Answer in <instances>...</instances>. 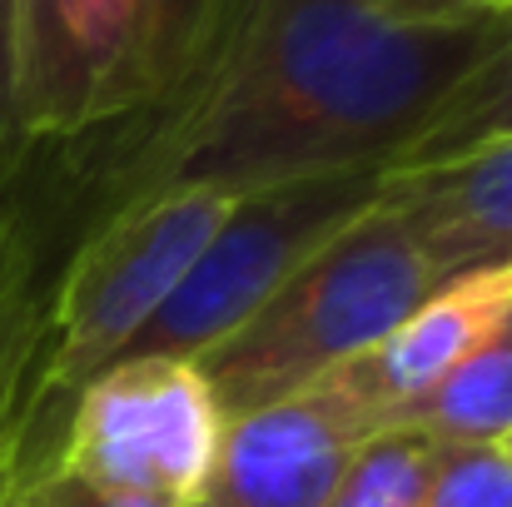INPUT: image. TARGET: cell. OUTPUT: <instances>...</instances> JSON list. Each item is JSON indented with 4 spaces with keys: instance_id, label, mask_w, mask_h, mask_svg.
<instances>
[{
    "instance_id": "d6986e66",
    "label": "cell",
    "mask_w": 512,
    "mask_h": 507,
    "mask_svg": "<svg viewBox=\"0 0 512 507\" xmlns=\"http://www.w3.org/2000/svg\"><path fill=\"white\" fill-rule=\"evenodd\" d=\"M478 10H503V15H512V0H473Z\"/></svg>"
},
{
    "instance_id": "30bf717a",
    "label": "cell",
    "mask_w": 512,
    "mask_h": 507,
    "mask_svg": "<svg viewBox=\"0 0 512 507\" xmlns=\"http://www.w3.org/2000/svg\"><path fill=\"white\" fill-rule=\"evenodd\" d=\"M45 284H50L45 239H40L30 209L20 204L15 184H5V194H0V443H5V428H10V413L20 398Z\"/></svg>"
},
{
    "instance_id": "ffe728a7",
    "label": "cell",
    "mask_w": 512,
    "mask_h": 507,
    "mask_svg": "<svg viewBox=\"0 0 512 507\" xmlns=\"http://www.w3.org/2000/svg\"><path fill=\"white\" fill-rule=\"evenodd\" d=\"M184 507H219V503H209V498H194V503H184Z\"/></svg>"
},
{
    "instance_id": "8fae6325",
    "label": "cell",
    "mask_w": 512,
    "mask_h": 507,
    "mask_svg": "<svg viewBox=\"0 0 512 507\" xmlns=\"http://www.w3.org/2000/svg\"><path fill=\"white\" fill-rule=\"evenodd\" d=\"M512 140V40L488 55L448 100L443 110L418 130V140L398 155L393 169H428V165H448L458 155H473L483 145ZM388 169V174H393Z\"/></svg>"
},
{
    "instance_id": "e0dca14e",
    "label": "cell",
    "mask_w": 512,
    "mask_h": 507,
    "mask_svg": "<svg viewBox=\"0 0 512 507\" xmlns=\"http://www.w3.org/2000/svg\"><path fill=\"white\" fill-rule=\"evenodd\" d=\"M368 5H383L393 15H468V10H478L473 0H368Z\"/></svg>"
},
{
    "instance_id": "9a60e30c",
    "label": "cell",
    "mask_w": 512,
    "mask_h": 507,
    "mask_svg": "<svg viewBox=\"0 0 512 507\" xmlns=\"http://www.w3.org/2000/svg\"><path fill=\"white\" fill-rule=\"evenodd\" d=\"M0 507H160L145 503V498H125V493H110V488H95L85 478H75L70 468L50 463L20 483H10L0 493Z\"/></svg>"
},
{
    "instance_id": "52a82bcc",
    "label": "cell",
    "mask_w": 512,
    "mask_h": 507,
    "mask_svg": "<svg viewBox=\"0 0 512 507\" xmlns=\"http://www.w3.org/2000/svg\"><path fill=\"white\" fill-rule=\"evenodd\" d=\"M512 319V269H478L433 289L383 343L329 373L348 403H358L383 433L408 403L443 383L473 348Z\"/></svg>"
},
{
    "instance_id": "ba28073f",
    "label": "cell",
    "mask_w": 512,
    "mask_h": 507,
    "mask_svg": "<svg viewBox=\"0 0 512 507\" xmlns=\"http://www.w3.org/2000/svg\"><path fill=\"white\" fill-rule=\"evenodd\" d=\"M383 204L408 224L443 279L512 269V140L448 165L393 169L383 179Z\"/></svg>"
},
{
    "instance_id": "2e32d148",
    "label": "cell",
    "mask_w": 512,
    "mask_h": 507,
    "mask_svg": "<svg viewBox=\"0 0 512 507\" xmlns=\"http://www.w3.org/2000/svg\"><path fill=\"white\" fill-rule=\"evenodd\" d=\"M0 140H20L15 130V0H0Z\"/></svg>"
},
{
    "instance_id": "5b68a950",
    "label": "cell",
    "mask_w": 512,
    "mask_h": 507,
    "mask_svg": "<svg viewBox=\"0 0 512 507\" xmlns=\"http://www.w3.org/2000/svg\"><path fill=\"white\" fill-rule=\"evenodd\" d=\"M140 105V0H15V130L80 140Z\"/></svg>"
},
{
    "instance_id": "6da1fadb",
    "label": "cell",
    "mask_w": 512,
    "mask_h": 507,
    "mask_svg": "<svg viewBox=\"0 0 512 507\" xmlns=\"http://www.w3.org/2000/svg\"><path fill=\"white\" fill-rule=\"evenodd\" d=\"M512 40V15H393L368 0H234L170 100L80 140L25 145L15 194L50 269L155 194H254L393 169L443 100Z\"/></svg>"
},
{
    "instance_id": "8992f818",
    "label": "cell",
    "mask_w": 512,
    "mask_h": 507,
    "mask_svg": "<svg viewBox=\"0 0 512 507\" xmlns=\"http://www.w3.org/2000/svg\"><path fill=\"white\" fill-rule=\"evenodd\" d=\"M373 418L329 378L224 423L204 498L219 507H324Z\"/></svg>"
},
{
    "instance_id": "7c38bea8",
    "label": "cell",
    "mask_w": 512,
    "mask_h": 507,
    "mask_svg": "<svg viewBox=\"0 0 512 507\" xmlns=\"http://www.w3.org/2000/svg\"><path fill=\"white\" fill-rule=\"evenodd\" d=\"M229 5L234 0H140V105L135 110L170 100L184 85V75L204 60Z\"/></svg>"
},
{
    "instance_id": "277c9868",
    "label": "cell",
    "mask_w": 512,
    "mask_h": 507,
    "mask_svg": "<svg viewBox=\"0 0 512 507\" xmlns=\"http://www.w3.org/2000/svg\"><path fill=\"white\" fill-rule=\"evenodd\" d=\"M224 438V413L184 358H120L70 403L55 463L75 478L184 507L204 498Z\"/></svg>"
},
{
    "instance_id": "44dd1931",
    "label": "cell",
    "mask_w": 512,
    "mask_h": 507,
    "mask_svg": "<svg viewBox=\"0 0 512 507\" xmlns=\"http://www.w3.org/2000/svg\"><path fill=\"white\" fill-rule=\"evenodd\" d=\"M503 453H508V463H512V438H508V443H503Z\"/></svg>"
},
{
    "instance_id": "3957f363",
    "label": "cell",
    "mask_w": 512,
    "mask_h": 507,
    "mask_svg": "<svg viewBox=\"0 0 512 507\" xmlns=\"http://www.w3.org/2000/svg\"><path fill=\"white\" fill-rule=\"evenodd\" d=\"M388 169H343L229 199L219 229L125 358H184L244 329L334 234L378 204Z\"/></svg>"
},
{
    "instance_id": "5bb4252c",
    "label": "cell",
    "mask_w": 512,
    "mask_h": 507,
    "mask_svg": "<svg viewBox=\"0 0 512 507\" xmlns=\"http://www.w3.org/2000/svg\"><path fill=\"white\" fill-rule=\"evenodd\" d=\"M423 507H512V463L503 448H448Z\"/></svg>"
},
{
    "instance_id": "7a4b0ae2",
    "label": "cell",
    "mask_w": 512,
    "mask_h": 507,
    "mask_svg": "<svg viewBox=\"0 0 512 507\" xmlns=\"http://www.w3.org/2000/svg\"><path fill=\"white\" fill-rule=\"evenodd\" d=\"M443 284L438 264L378 194L244 329L204 348L194 368L229 423L353 363Z\"/></svg>"
},
{
    "instance_id": "9c48e42d",
    "label": "cell",
    "mask_w": 512,
    "mask_h": 507,
    "mask_svg": "<svg viewBox=\"0 0 512 507\" xmlns=\"http://www.w3.org/2000/svg\"><path fill=\"white\" fill-rule=\"evenodd\" d=\"M388 428H413L448 448H503L512 438V319Z\"/></svg>"
},
{
    "instance_id": "4fadbf2b",
    "label": "cell",
    "mask_w": 512,
    "mask_h": 507,
    "mask_svg": "<svg viewBox=\"0 0 512 507\" xmlns=\"http://www.w3.org/2000/svg\"><path fill=\"white\" fill-rule=\"evenodd\" d=\"M438 458H443V443H433L428 433H413V428L373 433L343 468L339 488L329 493L324 507H423Z\"/></svg>"
},
{
    "instance_id": "ac0fdd59",
    "label": "cell",
    "mask_w": 512,
    "mask_h": 507,
    "mask_svg": "<svg viewBox=\"0 0 512 507\" xmlns=\"http://www.w3.org/2000/svg\"><path fill=\"white\" fill-rule=\"evenodd\" d=\"M20 150H25V145H15V140H0V194H5V184H10V174H15Z\"/></svg>"
}]
</instances>
